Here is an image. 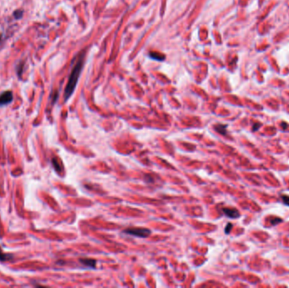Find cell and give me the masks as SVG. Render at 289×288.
Here are the masks:
<instances>
[{
    "mask_svg": "<svg viewBox=\"0 0 289 288\" xmlns=\"http://www.w3.org/2000/svg\"><path fill=\"white\" fill-rule=\"evenodd\" d=\"M13 101V93L10 91H4L0 94V107H4L11 103Z\"/></svg>",
    "mask_w": 289,
    "mask_h": 288,
    "instance_id": "3",
    "label": "cell"
},
{
    "mask_svg": "<svg viewBox=\"0 0 289 288\" xmlns=\"http://www.w3.org/2000/svg\"><path fill=\"white\" fill-rule=\"evenodd\" d=\"M80 263H81L82 264H84L85 266L90 268H95L96 265V261L93 259H90V258H83V259H80Z\"/></svg>",
    "mask_w": 289,
    "mask_h": 288,
    "instance_id": "5",
    "label": "cell"
},
{
    "mask_svg": "<svg viewBox=\"0 0 289 288\" xmlns=\"http://www.w3.org/2000/svg\"><path fill=\"white\" fill-rule=\"evenodd\" d=\"M227 128H228L227 125H221V124L215 126V129L217 130V132L221 134L222 135H225L227 134Z\"/></svg>",
    "mask_w": 289,
    "mask_h": 288,
    "instance_id": "7",
    "label": "cell"
},
{
    "mask_svg": "<svg viewBox=\"0 0 289 288\" xmlns=\"http://www.w3.org/2000/svg\"><path fill=\"white\" fill-rule=\"evenodd\" d=\"M232 228V223H228L227 225V227L225 228V232L227 234L230 233V232H231Z\"/></svg>",
    "mask_w": 289,
    "mask_h": 288,
    "instance_id": "13",
    "label": "cell"
},
{
    "mask_svg": "<svg viewBox=\"0 0 289 288\" xmlns=\"http://www.w3.org/2000/svg\"><path fill=\"white\" fill-rule=\"evenodd\" d=\"M84 56L85 55L82 54L80 57L78 61L76 62L75 67L73 68L71 73H70V76H69V79H68V84L66 85V88H65L64 91L65 101H67L71 96L73 92L75 91V87H76L77 83H78L79 78H80V74H81L83 65H84Z\"/></svg>",
    "mask_w": 289,
    "mask_h": 288,
    "instance_id": "1",
    "label": "cell"
},
{
    "mask_svg": "<svg viewBox=\"0 0 289 288\" xmlns=\"http://www.w3.org/2000/svg\"><path fill=\"white\" fill-rule=\"evenodd\" d=\"M281 125H282V129H283L284 130L288 128V124L286 122H282V123H281Z\"/></svg>",
    "mask_w": 289,
    "mask_h": 288,
    "instance_id": "15",
    "label": "cell"
},
{
    "mask_svg": "<svg viewBox=\"0 0 289 288\" xmlns=\"http://www.w3.org/2000/svg\"><path fill=\"white\" fill-rule=\"evenodd\" d=\"M262 124L260 123H255L254 126H253V131H257V130H259Z\"/></svg>",
    "mask_w": 289,
    "mask_h": 288,
    "instance_id": "14",
    "label": "cell"
},
{
    "mask_svg": "<svg viewBox=\"0 0 289 288\" xmlns=\"http://www.w3.org/2000/svg\"><path fill=\"white\" fill-rule=\"evenodd\" d=\"M282 218H280V217H273V218H271L270 219V223L271 224L272 226H275V225H277L279 223H282Z\"/></svg>",
    "mask_w": 289,
    "mask_h": 288,
    "instance_id": "8",
    "label": "cell"
},
{
    "mask_svg": "<svg viewBox=\"0 0 289 288\" xmlns=\"http://www.w3.org/2000/svg\"><path fill=\"white\" fill-rule=\"evenodd\" d=\"M150 58H151L154 60H157V61H163L165 59V56L158 53H155V52H151L149 53Z\"/></svg>",
    "mask_w": 289,
    "mask_h": 288,
    "instance_id": "6",
    "label": "cell"
},
{
    "mask_svg": "<svg viewBox=\"0 0 289 288\" xmlns=\"http://www.w3.org/2000/svg\"><path fill=\"white\" fill-rule=\"evenodd\" d=\"M222 212L226 216L229 217L231 219H236L240 216V213L237 209L234 208H222Z\"/></svg>",
    "mask_w": 289,
    "mask_h": 288,
    "instance_id": "4",
    "label": "cell"
},
{
    "mask_svg": "<svg viewBox=\"0 0 289 288\" xmlns=\"http://www.w3.org/2000/svg\"><path fill=\"white\" fill-rule=\"evenodd\" d=\"M52 163H53V166H54L55 170H56L58 173H61L62 169H61V167H60V165H59V163H58V161H57L56 159H53Z\"/></svg>",
    "mask_w": 289,
    "mask_h": 288,
    "instance_id": "9",
    "label": "cell"
},
{
    "mask_svg": "<svg viewBox=\"0 0 289 288\" xmlns=\"http://www.w3.org/2000/svg\"><path fill=\"white\" fill-rule=\"evenodd\" d=\"M123 232L130 236H134L136 237H147L150 236L151 233V231L147 228H143V227H129L123 231Z\"/></svg>",
    "mask_w": 289,
    "mask_h": 288,
    "instance_id": "2",
    "label": "cell"
},
{
    "mask_svg": "<svg viewBox=\"0 0 289 288\" xmlns=\"http://www.w3.org/2000/svg\"><path fill=\"white\" fill-rule=\"evenodd\" d=\"M14 16L16 20L22 18V16H23V10H15L14 12Z\"/></svg>",
    "mask_w": 289,
    "mask_h": 288,
    "instance_id": "10",
    "label": "cell"
},
{
    "mask_svg": "<svg viewBox=\"0 0 289 288\" xmlns=\"http://www.w3.org/2000/svg\"><path fill=\"white\" fill-rule=\"evenodd\" d=\"M10 258H11L10 256H8V255H6V254H4V253H3L2 249L0 248V260L5 261V260H7V259H10Z\"/></svg>",
    "mask_w": 289,
    "mask_h": 288,
    "instance_id": "11",
    "label": "cell"
},
{
    "mask_svg": "<svg viewBox=\"0 0 289 288\" xmlns=\"http://www.w3.org/2000/svg\"><path fill=\"white\" fill-rule=\"evenodd\" d=\"M282 199L283 203L285 204L286 205H289V196L283 194V195H282Z\"/></svg>",
    "mask_w": 289,
    "mask_h": 288,
    "instance_id": "12",
    "label": "cell"
}]
</instances>
